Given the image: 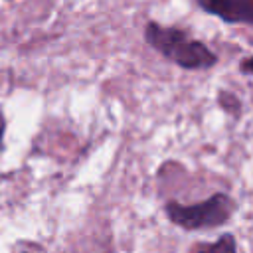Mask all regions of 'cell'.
<instances>
[{
	"label": "cell",
	"instance_id": "cell-1",
	"mask_svg": "<svg viewBox=\"0 0 253 253\" xmlns=\"http://www.w3.org/2000/svg\"><path fill=\"white\" fill-rule=\"evenodd\" d=\"M146 40L164 57L184 69H208L217 61L215 53L206 43L188 38L176 28H162L150 22L146 26Z\"/></svg>",
	"mask_w": 253,
	"mask_h": 253
},
{
	"label": "cell",
	"instance_id": "cell-2",
	"mask_svg": "<svg viewBox=\"0 0 253 253\" xmlns=\"http://www.w3.org/2000/svg\"><path fill=\"white\" fill-rule=\"evenodd\" d=\"M235 210L233 200L227 194H213L206 202L194 206H182L170 202L166 206V213L170 221L184 229H204V227H219L223 225Z\"/></svg>",
	"mask_w": 253,
	"mask_h": 253
},
{
	"label": "cell",
	"instance_id": "cell-3",
	"mask_svg": "<svg viewBox=\"0 0 253 253\" xmlns=\"http://www.w3.org/2000/svg\"><path fill=\"white\" fill-rule=\"evenodd\" d=\"M198 4L227 24L253 26V0H198Z\"/></svg>",
	"mask_w": 253,
	"mask_h": 253
},
{
	"label": "cell",
	"instance_id": "cell-4",
	"mask_svg": "<svg viewBox=\"0 0 253 253\" xmlns=\"http://www.w3.org/2000/svg\"><path fill=\"white\" fill-rule=\"evenodd\" d=\"M190 253H237V243L231 233H223L213 243H196Z\"/></svg>",
	"mask_w": 253,
	"mask_h": 253
},
{
	"label": "cell",
	"instance_id": "cell-5",
	"mask_svg": "<svg viewBox=\"0 0 253 253\" xmlns=\"http://www.w3.org/2000/svg\"><path fill=\"white\" fill-rule=\"evenodd\" d=\"M241 71L253 75V55H251L249 59H243V61H241Z\"/></svg>",
	"mask_w": 253,
	"mask_h": 253
},
{
	"label": "cell",
	"instance_id": "cell-6",
	"mask_svg": "<svg viewBox=\"0 0 253 253\" xmlns=\"http://www.w3.org/2000/svg\"><path fill=\"white\" fill-rule=\"evenodd\" d=\"M2 132H4V121L0 117V146H2Z\"/></svg>",
	"mask_w": 253,
	"mask_h": 253
}]
</instances>
